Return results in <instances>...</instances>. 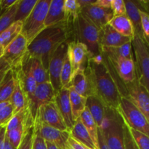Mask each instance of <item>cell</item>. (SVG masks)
Returning a JSON list of instances; mask_svg holds the SVG:
<instances>
[{"label": "cell", "instance_id": "cell-23", "mask_svg": "<svg viewBox=\"0 0 149 149\" xmlns=\"http://www.w3.org/2000/svg\"><path fill=\"white\" fill-rule=\"evenodd\" d=\"M69 132L70 136L72 137L78 142L82 143L83 145L91 149H98L94 144L90 134L87 132V129L81 122L80 119H78L76 121L72 129L70 130Z\"/></svg>", "mask_w": 149, "mask_h": 149}, {"label": "cell", "instance_id": "cell-54", "mask_svg": "<svg viewBox=\"0 0 149 149\" xmlns=\"http://www.w3.org/2000/svg\"><path fill=\"white\" fill-rule=\"evenodd\" d=\"M46 144H47V149H61L60 148H58V146H56L55 145H54V144L51 143L46 142Z\"/></svg>", "mask_w": 149, "mask_h": 149}, {"label": "cell", "instance_id": "cell-51", "mask_svg": "<svg viewBox=\"0 0 149 149\" xmlns=\"http://www.w3.org/2000/svg\"><path fill=\"white\" fill-rule=\"evenodd\" d=\"M9 68H10V65L7 64V63L1 58V59H0V72L5 69H9Z\"/></svg>", "mask_w": 149, "mask_h": 149}, {"label": "cell", "instance_id": "cell-30", "mask_svg": "<svg viewBox=\"0 0 149 149\" xmlns=\"http://www.w3.org/2000/svg\"><path fill=\"white\" fill-rule=\"evenodd\" d=\"M79 119L90 134L95 146L98 148V127L87 107L83 111Z\"/></svg>", "mask_w": 149, "mask_h": 149}, {"label": "cell", "instance_id": "cell-42", "mask_svg": "<svg viewBox=\"0 0 149 149\" xmlns=\"http://www.w3.org/2000/svg\"><path fill=\"white\" fill-rule=\"evenodd\" d=\"M123 120V119H122ZM123 135H124V143H125V149H138V146L135 144L130 132L129 130V127L123 120Z\"/></svg>", "mask_w": 149, "mask_h": 149}, {"label": "cell", "instance_id": "cell-38", "mask_svg": "<svg viewBox=\"0 0 149 149\" xmlns=\"http://www.w3.org/2000/svg\"><path fill=\"white\" fill-rule=\"evenodd\" d=\"M129 130L138 149H149L148 135L130 127H129Z\"/></svg>", "mask_w": 149, "mask_h": 149}, {"label": "cell", "instance_id": "cell-47", "mask_svg": "<svg viewBox=\"0 0 149 149\" xmlns=\"http://www.w3.org/2000/svg\"><path fill=\"white\" fill-rule=\"evenodd\" d=\"M98 149H109L105 141L103 130L98 128Z\"/></svg>", "mask_w": 149, "mask_h": 149}, {"label": "cell", "instance_id": "cell-39", "mask_svg": "<svg viewBox=\"0 0 149 149\" xmlns=\"http://www.w3.org/2000/svg\"><path fill=\"white\" fill-rule=\"evenodd\" d=\"M35 135L34 126H31L26 130L24 137L17 149H32Z\"/></svg>", "mask_w": 149, "mask_h": 149}, {"label": "cell", "instance_id": "cell-43", "mask_svg": "<svg viewBox=\"0 0 149 149\" xmlns=\"http://www.w3.org/2000/svg\"><path fill=\"white\" fill-rule=\"evenodd\" d=\"M111 9L113 12V17L126 15V8L123 0H111Z\"/></svg>", "mask_w": 149, "mask_h": 149}, {"label": "cell", "instance_id": "cell-14", "mask_svg": "<svg viewBox=\"0 0 149 149\" xmlns=\"http://www.w3.org/2000/svg\"><path fill=\"white\" fill-rule=\"evenodd\" d=\"M80 13L94 24L99 30L106 24H109L113 17L111 9H104L94 4L81 9Z\"/></svg>", "mask_w": 149, "mask_h": 149}, {"label": "cell", "instance_id": "cell-8", "mask_svg": "<svg viewBox=\"0 0 149 149\" xmlns=\"http://www.w3.org/2000/svg\"><path fill=\"white\" fill-rule=\"evenodd\" d=\"M27 42L20 34L4 48L2 58L11 69H17L21 67L27 54Z\"/></svg>", "mask_w": 149, "mask_h": 149}, {"label": "cell", "instance_id": "cell-32", "mask_svg": "<svg viewBox=\"0 0 149 149\" xmlns=\"http://www.w3.org/2000/svg\"><path fill=\"white\" fill-rule=\"evenodd\" d=\"M38 0H19L15 15V22H23L30 15Z\"/></svg>", "mask_w": 149, "mask_h": 149}, {"label": "cell", "instance_id": "cell-7", "mask_svg": "<svg viewBox=\"0 0 149 149\" xmlns=\"http://www.w3.org/2000/svg\"><path fill=\"white\" fill-rule=\"evenodd\" d=\"M136 62L135 63V71L138 73V79L140 84L149 90V52L148 45L143 38L138 34H135L132 39Z\"/></svg>", "mask_w": 149, "mask_h": 149}, {"label": "cell", "instance_id": "cell-18", "mask_svg": "<svg viewBox=\"0 0 149 149\" xmlns=\"http://www.w3.org/2000/svg\"><path fill=\"white\" fill-rule=\"evenodd\" d=\"M109 62L113 65L117 75L125 84L132 82L136 79V71L133 59L118 58L111 61H109Z\"/></svg>", "mask_w": 149, "mask_h": 149}, {"label": "cell", "instance_id": "cell-29", "mask_svg": "<svg viewBox=\"0 0 149 149\" xmlns=\"http://www.w3.org/2000/svg\"><path fill=\"white\" fill-rule=\"evenodd\" d=\"M15 76L10 68L0 84V103L10 101L15 87Z\"/></svg>", "mask_w": 149, "mask_h": 149}, {"label": "cell", "instance_id": "cell-12", "mask_svg": "<svg viewBox=\"0 0 149 149\" xmlns=\"http://www.w3.org/2000/svg\"><path fill=\"white\" fill-rule=\"evenodd\" d=\"M55 95V93L53 88L49 82L37 84L31 101L27 108L31 118L33 122V125L36 122L39 108L43 105L54 100Z\"/></svg>", "mask_w": 149, "mask_h": 149}, {"label": "cell", "instance_id": "cell-1", "mask_svg": "<svg viewBox=\"0 0 149 149\" xmlns=\"http://www.w3.org/2000/svg\"><path fill=\"white\" fill-rule=\"evenodd\" d=\"M84 71L88 80L90 96L97 97L106 107L117 110L122 95L106 57L100 53L89 58Z\"/></svg>", "mask_w": 149, "mask_h": 149}, {"label": "cell", "instance_id": "cell-13", "mask_svg": "<svg viewBox=\"0 0 149 149\" xmlns=\"http://www.w3.org/2000/svg\"><path fill=\"white\" fill-rule=\"evenodd\" d=\"M34 128L46 142L51 143L61 149H68L69 131H62L42 124H36Z\"/></svg>", "mask_w": 149, "mask_h": 149}, {"label": "cell", "instance_id": "cell-26", "mask_svg": "<svg viewBox=\"0 0 149 149\" xmlns=\"http://www.w3.org/2000/svg\"><path fill=\"white\" fill-rule=\"evenodd\" d=\"M29 65L30 72L37 84L49 82L47 70L45 68L42 61L39 58H29L26 57Z\"/></svg>", "mask_w": 149, "mask_h": 149}, {"label": "cell", "instance_id": "cell-44", "mask_svg": "<svg viewBox=\"0 0 149 149\" xmlns=\"http://www.w3.org/2000/svg\"><path fill=\"white\" fill-rule=\"evenodd\" d=\"M32 149H47L46 141L42 138V137L39 135L36 129H35V135Z\"/></svg>", "mask_w": 149, "mask_h": 149}, {"label": "cell", "instance_id": "cell-9", "mask_svg": "<svg viewBox=\"0 0 149 149\" xmlns=\"http://www.w3.org/2000/svg\"><path fill=\"white\" fill-rule=\"evenodd\" d=\"M67 45L68 42H65L58 46L52 52L49 60L47 72L49 83L52 85L55 93H58L62 88L60 81V76L67 51Z\"/></svg>", "mask_w": 149, "mask_h": 149}, {"label": "cell", "instance_id": "cell-25", "mask_svg": "<svg viewBox=\"0 0 149 149\" xmlns=\"http://www.w3.org/2000/svg\"><path fill=\"white\" fill-rule=\"evenodd\" d=\"M131 42L114 47H101V53L109 60L113 61L118 58H129L133 59L131 52Z\"/></svg>", "mask_w": 149, "mask_h": 149}, {"label": "cell", "instance_id": "cell-40", "mask_svg": "<svg viewBox=\"0 0 149 149\" xmlns=\"http://www.w3.org/2000/svg\"><path fill=\"white\" fill-rule=\"evenodd\" d=\"M141 17V27L142 31V36L146 43L148 45L149 41V15L148 13L140 10Z\"/></svg>", "mask_w": 149, "mask_h": 149}, {"label": "cell", "instance_id": "cell-24", "mask_svg": "<svg viewBox=\"0 0 149 149\" xmlns=\"http://www.w3.org/2000/svg\"><path fill=\"white\" fill-rule=\"evenodd\" d=\"M109 24L123 36L130 39H133L135 36V31L132 23L128 18L127 15H125L114 16L110 20Z\"/></svg>", "mask_w": 149, "mask_h": 149}, {"label": "cell", "instance_id": "cell-11", "mask_svg": "<svg viewBox=\"0 0 149 149\" xmlns=\"http://www.w3.org/2000/svg\"><path fill=\"white\" fill-rule=\"evenodd\" d=\"M127 97L145 115L149 120V90L140 84L138 79L125 84Z\"/></svg>", "mask_w": 149, "mask_h": 149}, {"label": "cell", "instance_id": "cell-52", "mask_svg": "<svg viewBox=\"0 0 149 149\" xmlns=\"http://www.w3.org/2000/svg\"><path fill=\"white\" fill-rule=\"evenodd\" d=\"M3 149H16L13 146L11 143L9 142V141L7 140V138H5V141H4V148Z\"/></svg>", "mask_w": 149, "mask_h": 149}, {"label": "cell", "instance_id": "cell-48", "mask_svg": "<svg viewBox=\"0 0 149 149\" xmlns=\"http://www.w3.org/2000/svg\"><path fill=\"white\" fill-rule=\"evenodd\" d=\"M111 0H96L93 4L102 8L111 9Z\"/></svg>", "mask_w": 149, "mask_h": 149}, {"label": "cell", "instance_id": "cell-33", "mask_svg": "<svg viewBox=\"0 0 149 149\" xmlns=\"http://www.w3.org/2000/svg\"><path fill=\"white\" fill-rule=\"evenodd\" d=\"M26 124L17 127L15 129L10 131H6V138L14 148L17 149L20 146L26 132Z\"/></svg>", "mask_w": 149, "mask_h": 149}, {"label": "cell", "instance_id": "cell-57", "mask_svg": "<svg viewBox=\"0 0 149 149\" xmlns=\"http://www.w3.org/2000/svg\"><path fill=\"white\" fill-rule=\"evenodd\" d=\"M4 13V12H2V11H1V10H0V15H1V14H2V13Z\"/></svg>", "mask_w": 149, "mask_h": 149}, {"label": "cell", "instance_id": "cell-37", "mask_svg": "<svg viewBox=\"0 0 149 149\" xmlns=\"http://www.w3.org/2000/svg\"><path fill=\"white\" fill-rule=\"evenodd\" d=\"M18 2L19 0L13 7L4 11L0 15V33L4 31L6 29H7L10 25H12L15 22V15Z\"/></svg>", "mask_w": 149, "mask_h": 149}, {"label": "cell", "instance_id": "cell-45", "mask_svg": "<svg viewBox=\"0 0 149 149\" xmlns=\"http://www.w3.org/2000/svg\"><path fill=\"white\" fill-rule=\"evenodd\" d=\"M68 149H91L81 143L78 142L72 137L69 136L68 139Z\"/></svg>", "mask_w": 149, "mask_h": 149}, {"label": "cell", "instance_id": "cell-56", "mask_svg": "<svg viewBox=\"0 0 149 149\" xmlns=\"http://www.w3.org/2000/svg\"><path fill=\"white\" fill-rule=\"evenodd\" d=\"M4 48L2 46H1V45H0V59L2 58L3 54H4Z\"/></svg>", "mask_w": 149, "mask_h": 149}, {"label": "cell", "instance_id": "cell-2", "mask_svg": "<svg viewBox=\"0 0 149 149\" xmlns=\"http://www.w3.org/2000/svg\"><path fill=\"white\" fill-rule=\"evenodd\" d=\"M68 35L67 22L45 28L28 45L26 57L40 59L47 70L51 55L58 46L67 42Z\"/></svg>", "mask_w": 149, "mask_h": 149}, {"label": "cell", "instance_id": "cell-21", "mask_svg": "<svg viewBox=\"0 0 149 149\" xmlns=\"http://www.w3.org/2000/svg\"><path fill=\"white\" fill-rule=\"evenodd\" d=\"M86 107L95 122L97 127H101L106 115V108L97 97L90 95L86 98Z\"/></svg>", "mask_w": 149, "mask_h": 149}, {"label": "cell", "instance_id": "cell-5", "mask_svg": "<svg viewBox=\"0 0 149 149\" xmlns=\"http://www.w3.org/2000/svg\"><path fill=\"white\" fill-rule=\"evenodd\" d=\"M51 0H38L34 8L23 22L21 33L28 45L45 29V21Z\"/></svg>", "mask_w": 149, "mask_h": 149}, {"label": "cell", "instance_id": "cell-16", "mask_svg": "<svg viewBox=\"0 0 149 149\" xmlns=\"http://www.w3.org/2000/svg\"><path fill=\"white\" fill-rule=\"evenodd\" d=\"M54 101L64 121L67 130L70 132L75 122L74 121L69 100V90L66 88H61L55 93Z\"/></svg>", "mask_w": 149, "mask_h": 149}, {"label": "cell", "instance_id": "cell-55", "mask_svg": "<svg viewBox=\"0 0 149 149\" xmlns=\"http://www.w3.org/2000/svg\"><path fill=\"white\" fill-rule=\"evenodd\" d=\"M10 101L3 102V103H0V111H1L2 109H4V107H6V106H7L8 104H10Z\"/></svg>", "mask_w": 149, "mask_h": 149}, {"label": "cell", "instance_id": "cell-17", "mask_svg": "<svg viewBox=\"0 0 149 149\" xmlns=\"http://www.w3.org/2000/svg\"><path fill=\"white\" fill-rule=\"evenodd\" d=\"M132 42V39L116 31L109 24H106L100 30V45L101 47H114Z\"/></svg>", "mask_w": 149, "mask_h": 149}, {"label": "cell", "instance_id": "cell-22", "mask_svg": "<svg viewBox=\"0 0 149 149\" xmlns=\"http://www.w3.org/2000/svg\"><path fill=\"white\" fill-rule=\"evenodd\" d=\"M12 71H13V74H14L15 82L14 90H13V94L10 97V102L13 107L14 114H15L17 112L27 109V103H26V97H25L24 93L22 89L18 76L16 74L15 71H14L13 70Z\"/></svg>", "mask_w": 149, "mask_h": 149}, {"label": "cell", "instance_id": "cell-35", "mask_svg": "<svg viewBox=\"0 0 149 149\" xmlns=\"http://www.w3.org/2000/svg\"><path fill=\"white\" fill-rule=\"evenodd\" d=\"M72 68H71V63L68 59L67 52L65 53L64 58L63 64L62 69H61V76H60V81H61V87L62 88L68 89L71 84V76H72Z\"/></svg>", "mask_w": 149, "mask_h": 149}, {"label": "cell", "instance_id": "cell-50", "mask_svg": "<svg viewBox=\"0 0 149 149\" xmlns=\"http://www.w3.org/2000/svg\"><path fill=\"white\" fill-rule=\"evenodd\" d=\"M6 138V127H0V149L4 148Z\"/></svg>", "mask_w": 149, "mask_h": 149}, {"label": "cell", "instance_id": "cell-19", "mask_svg": "<svg viewBox=\"0 0 149 149\" xmlns=\"http://www.w3.org/2000/svg\"><path fill=\"white\" fill-rule=\"evenodd\" d=\"M63 4L64 0H51L45 18V28L66 22L63 10Z\"/></svg>", "mask_w": 149, "mask_h": 149}, {"label": "cell", "instance_id": "cell-46", "mask_svg": "<svg viewBox=\"0 0 149 149\" xmlns=\"http://www.w3.org/2000/svg\"><path fill=\"white\" fill-rule=\"evenodd\" d=\"M18 0H0V10L2 12L6 11L17 3Z\"/></svg>", "mask_w": 149, "mask_h": 149}, {"label": "cell", "instance_id": "cell-36", "mask_svg": "<svg viewBox=\"0 0 149 149\" xmlns=\"http://www.w3.org/2000/svg\"><path fill=\"white\" fill-rule=\"evenodd\" d=\"M63 10L67 23L69 22L73 23L80 13L77 0H64Z\"/></svg>", "mask_w": 149, "mask_h": 149}, {"label": "cell", "instance_id": "cell-49", "mask_svg": "<svg viewBox=\"0 0 149 149\" xmlns=\"http://www.w3.org/2000/svg\"><path fill=\"white\" fill-rule=\"evenodd\" d=\"M95 1L96 0H77V2L81 10V9L84 8V7L93 4L95 2Z\"/></svg>", "mask_w": 149, "mask_h": 149}, {"label": "cell", "instance_id": "cell-28", "mask_svg": "<svg viewBox=\"0 0 149 149\" xmlns=\"http://www.w3.org/2000/svg\"><path fill=\"white\" fill-rule=\"evenodd\" d=\"M125 1L126 15L133 26L135 34H138L142 36V31L141 27V17H140V9L135 3V1L127 0ZM143 37V36H142Z\"/></svg>", "mask_w": 149, "mask_h": 149}, {"label": "cell", "instance_id": "cell-20", "mask_svg": "<svg viewBox=\"0 0 149 149\" xmlns=\"http://www.w3.org/2000/svg\"><path fill=\"white\" fill-rule=\"evenodd\" d=\"M84 68L85 67H81L72 73L70 87H72L77 94L87 97L90 96V88Z\"/></svg>", "mask_w": 149, "mask_h": 149}, {"label": "cell", "instance_id": "cell-15", "mask_svg": "<svg viewBox=\"0 0 149 149\" xmlns=\"http://www.w3.org/2000/svg\"><path fill=\"white\" fill-rule=\"evenodd\" d=\"M66 52L73 72L79 68L84 67V63H87V60L90 58V52L87 47L77 41L68 42Z\"/></svg>", "mask_w": 149, "mask_h": 149}, {"label": "cell", "instance_id": "cell-27", "mask_svg": "<svg viewBox=\"0 0 149 149\" xmlns=\"http://www.w3.org/2000/svg\"><path fill=\"white\" fill-rule=\"evenodd\" d=\"M69 90V100L72 111L73 119L74 122L79 119L81 113L86 108V98L77 94L71 87L68 88Z\"/></svg>", "mask_w": 149, "mask_h": 149}, {"label": "cell", "instance_id": "cell-34", "mask_svg": "<svg viewBox=\"0 0 149 149\" xmlns=\"http://www.w3.org/2000/svg\"><path fill=\"white\" fill-rule=\"evenodd\" d=\"M31 119L27 109H23L13 115L12 119L6 126V131H10L15 129L17 127L26 124L29 119Z\"/></svg>", "mask_w": 149, "mask_h": 149}, {"label": "cell", "instance_id": "cell-4", "mask_svg": "<svg viewBox=\"0 0 149 149\" xmlns=\"http://www.w3.org/2000/svg\"><path fill=\"white\" fill-rule=\"evenodd\" d=\"M77 41L84 44L90 52V58L101 53L100 45V30L89 21L81 13L73 22Z\"/></svg>", "mask_w": 149, "mask_h": 149}, {"label": "cell", "instance_id": "cell-31", "mask_svg": "<svg viewBox=\"0 0 149 149\" xmlns=\"http://www.w3.org/2000/svg\"><path fill=\"white\" fill-rule=\"evenodd\" d=\"M23 22L16 21L0 33V45L5 48L21 33Z\"/></svg>", "mask_w": 149, "mask_h": 149}, {"label": "cell", "instance_id": "cell-10", "mask_svg": "<svg viewBox=\"0 0 149 149\" xmlns=\"http://www.w3.org/2000/svg\"><path fill=\"white\" fill-rule=\"evenodd\" d=\"M36 124H42L59 130L68 131L54 100L39 108L34 125Z\"/></svg>", "mask_w": 149, "mask_h": 149}, {"label": "cell", "instance_id": "cell-41", "mask_svg": "<svg viewBox=\"0 0 149 149\" xmlns=\"http://www.w3.org/2000/svg\"><path fill=\"white\" fill-rule=\"evenodd\" d=\"M14 115V110L11 103L0 111V127H6Z\"/></svg>", "mask_w": 149, "mask_h": 149}, {"label": "cell", "instance_id": "cell-3", "mask_svg": "<svg viewBox=\"0 0 149 149\" xmlns=\"http://www.w3.org/2000/svg\"><path fill=\"white\" fill-rule=\"evenodd\" d=\"M99 128V127H98ZM100 129L109 149H125L123 135V120L117 110L106 108Z\"/></svg>", "mask_w": 149, "mask_h": 149}, {"label": "cell", "instance_id": "cell-53", "mask_svg": "<svg viewBox=\"0 0 149 149\" xmlns=\"http://www.w3.org/2000/svg\"><path fill=\"white\" fill-rule=\"evenodd\" d=\"M10 69V68H9V69H5V70H4V71H1V72H0V84H1V83L2 80L4 79V77H5V75H6V74H7V72Z\"/></svg>", "mask_w": 149, "mask_h": 149}, {"label": "cell", "instance_id": "cell-6", "mask_svg": "<svg viewBox=\"0 0 149 149\" xmlns=\"http://www.w3.org/2000/svg\"><path fill=\"white\" fill-rule=\"evenodd\" d=\"M117 111L129 127L149 135V120L126 96H121Z\"/></svg>", "mask_w": 149, "mask_h": 149}]
</instances>
